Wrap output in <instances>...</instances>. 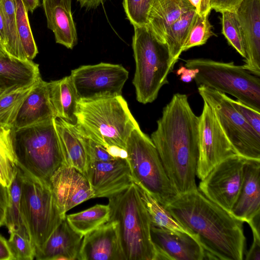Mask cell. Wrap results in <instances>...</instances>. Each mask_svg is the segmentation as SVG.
<instances>
[{"label": "cell", "mask_w": 260, "mask_h": 260, "mask_svg": "<svg viewBox=\"0 0 260 260\" xmlns=\"http://www.w3.org/2000/svg\"><path fill=\"white\" fill-rule=\"evenodd\" d=\"M199 134V117L193 112L187 95L173 94L164 107L150 138L179 195L198 189L196 177Z\"/></svg>", "instance_id": "cell-1"}, {"label": "cell", "mask_w": 260, "mask_h": 260, "mask_svg": "<svg viewBox=\"0 0 260 260\" xmlns=\"http://www.w3.org/2000/svg\"><path fill=\"white\" fill-rule=\"evenodd\" d=\"M165 207L196 237L205 252V259H243L244 222L198 189L178 195Z\"/></svg>", "instance_id": "cell-2"}, {"label": "cell", "mask_w": 260, "mask_h": 260, "mask_svg": "<svg viewBox=\"0 0 260 260\" xmlns=\"http://www.w3.org/2000/svg\"><path fill=\"white\" fill-rule=\"evenodd\" d=\"M75 116L78 132L105 148L125 149L131 132L139 126L122 95L78 101Z\"/></svg>", "instance_id": "cell-3"}, {"label": "cell", "mask_w": 260, "mask_h": 260, "mask_svg": "<svg viewBox=\"0 0 260 260\" xmlns=\"http://www.w3.org/2000/svg\"><path fill=\"white\" fill-rule=\"evenodd\" d=\"M54 118L13 128L16 166L26 175L48 185L54 173L66 165Z\"/></svg>", "instance_id": "cell-4"}, {"label": "cell", "mask_w": 260, "mask_h": 260, "mask_svg": "<svg viewBox=\"0 0 260 260\" xmlns=\"http://www.w3.org/2000/svg\"><path fill=\"white\" fill-rule=\"evenodd\" d=\"M109 220L117 223L119 239L125 260H155L151 223L136 185L108 198Z\"/></svg>", "instance_id": "cell-5"}, {"label": "cell", "mask_w": 260, "mask_h": 260, "mask_svg": "<svg viewBox=\"0 0 260 260\" xmlns=\"http://www.w3.org/2000/svg\"><path fill=\"white\" fill-rule=\"evenodd\" d=\"M132 47L136 99L143 104L151 103L160 88L169 83L168 76L173 71L168 47L147 25L134 26Z\"/></svg>", "instance_id": "cell-6"}, {"label": "cell", "mask_w": 260, "mask_h": 260, "mask_svg": "<svg viewBox=\"0 0 260 260\" xmlns=\"http://www.w3.org/2000/svg\"><path fill=\"white\" fill-rule=\"evenodd\" d=\"M125 150L134 182L142 185L164 207L178 196L167 175L155 145L139 126L131 132Z\"/></svg>", "instance_id": "cell-7"}, {"label": "cell", "mask_w": 260, "mask_h": 260, "mask_svg": "<svg viewBox=\"0 0 260 260\" xmlns=\"http://www.w3.org/2000/svg\"><path fill=\"white\" fill-rule=\"evenodd\" d=\"M185 67L197 69L194 79L202 85L236 98L238 101L260 112V78L233 62L206 58L185 60Z\"/></svg>", "instance_id": "cell-8"}, {"label": "cell", "mask_w": 260, "mask_h": 260, "mask_svg": "<svg viewBox=\"0 0 260 260\" xmlns=\"http://www.w3.org/2000/svg\"><path fill=\"white\" fill-rule=\"evenodd\" d=\"M20 215L36 255L66 217L60 212L50 186L23 172Z\"/></svg>", "instance_id": "cell-9"}, {"label": "cell", "mask_w": 260, "mask_h": 260, "mask_svg": "<svg viewBox=\"0 0 260 260\" xmlns=\"http://www.w3.org/2000/svg\"><path fill=\"white\" fill-rule=\"evenodd\" d=\"M198 92L213 112L237 154L246 158L260 160V135L231 104L225 93L204 85Z\"/></svg>", "instance_id": "cell-10"}, {"label": "cell", "mask_w": 260, "mask_h": 260, "mask_svg": "<svg viewBox=\"0 0 260 260\" xmlns=\"http://www.w3.org/2000/svg\"><path fill=\"white\" fill-rule=\"evenodd\" d=\"M78 101H92L122 95L128 72L121 64L101 62L73 70L70 75Z\"/></svg>", "instance_id": "cell-11"}, {"label": "cell", "mask_w": 260, "mask_h": 260, "mask_svg": "<svg viewBox=\"0 0 260 260\" xmlns=\"http://www.w3.org/2000/svg\"><path fill=\"white\" fill-rule=\"evenodd\" d=\"M246 159L236 154L222 160L201 181L198 189L231 213L243 183Z\"/></svg>", "instance_id": "cell-12"}, {"label": "cell", "mask_w": 260, "mask_h": 260, "mask_svg": "<svg viewBox=\"0 0 260 260\" xmlns=\"http://www.w3.org/2000/svg\"><path fill=\"white\" fill-rule=\"evenodd\" d=\"M199 117V150L196 175L203 180L218 164L237 154L212 108L204 102Z\"/></svg>", "instance_id": "cell-13"}, {"label": "cell", "mask_w": 260, "mask_h": 260, "mask_svg": "<svg viewBox=\"0 0 260 260\" xmlns=\"http://www.w3.org/2000/svg\"><path fill=\"white\" fill-rule=\"evenodd\" d=\"M86 177L94 192V198H109L133 184L126 159L116 158L103 162H89Z\"/></svg>", "instance_id": "cell-14"}, {"label": "cell", "mask_w": 260, "mask_h": 260, "mask_svg": "<svg viewBox=\"0 0 260 260\" xmlns=\"http://www.w3.org/2000/svg\"><path fill=\"white\" fill-rule=\"evenodd\" d=\"M49 186L63 216L76 206L94 199V192L86 177L67 165H63L54 173Z\"/></svg>", "instance_id": "cell-15"}, {"label": "cell", "mask_w": 260, "mask_h": 260, "mask_svg": "<svg viewBox=\"0 0 260 260\" xmlns=\"http://www.w3.org/2000/svg\"><path fill=\"white\" fill-rule=\"evenodd\" d=\"M241 26L246 57L244 69L260 76V0H243L235 11Z\"/></svg>", "instance_id": "cell-16"}, {"label": "cell", "mask_w": 260, "mask_h": 260, "mask_svg": "<svg viewBox=\"0 0 260 260\" xmlns=\"http://www.w3.org/2000/svg\"><path fill=\"white\" fill-rule=\"evenodd\" d=\"M78 260H125L117 222L109 220L84 235Z\"/></svg>", "instance_id": "cell-17"}, {"label": "cell", "mask_w": 260, "mask_h": 260, "mask_svg": "<svg viewBox=\"0 0 260 260\" xmlns=\"http://www.w3.org/2000/svg\"><path fill=\"white\" fill-rule=\"evenodd\" d=\"M151 238L155 250V260H204L201 245L187 234H176L151 226Z\"/></svg>", "instance_id": "cell-18"}, {"label": "cell", "mask_w": 260, "mask_h": 260, "mask_svg": "<svg viewBox=\"0 0 260 260\" xmlns=\"http://www.w3.org/2000/svg\"><path fill=\"white\" fill-rule=\"evenodd\" d=\"M231 213L246 222L260 213V160L246 159L243 183Z\"/></svg>", "instance_id": "cell-19"}, {"label": "cell", "mask_w": 260, "mask_h": 260, "mask_svg": "<svg viewBox=\"0 0 260 260\" xmlns=\"http://www.w3.org/2000/svg\"><path fill=\"white\" fill-rule=\"evenodd\" d=\"M71 3L72 0H42L47 27L54 33L56 43L71 49L78 43Z\"/></svg>", "instance_id": "cell-20"}, {"label": "cell", "mask_w": 260, "mask_h": 260, "mask_svg": "<svg viewBox=\"0 0 260 260\" xmlns=\"http://www.w3.org/2000/svg\"><path fill=\"white\" fill-rule=\"evenodd\" d=\"M55 118L48 91V82L41 77L23 102L13 128L19 129Z\"/></svg>", "instance_id": "cell-21"}, {"label": "cell", "mask_w": 260, "mask_h": 260, "mask_svg": "<svg viewBox=\"0 0 260 260\" xmlns=\"http://www.w3.org/2000/svg\"><path fill=\"white\" fill-rule=\"evenodd\" d=\"M83 238V235L75 231L65 218L35 258L38 260H78Z\"/></svg>", "instance_id": "cell-22"}, {"label": "cell", "mask_w": 260, "mask_h": 260, "mask_svg": "<svg viewBox=\"0 0 260 260\" xmlns=\"http://www.w3.org/2000/svg\"><path fill=\"white\" fill-rule=\"evenodd\" d=\"M195 10L189 0H153L146 25L160 40L168 27L185 13Z\"/></svg>", "instance_id": "cell-23"}, {"label": "cell", "mask_w": 260, "mask_h": 260, "mask_svg": "<svg viewBox=\"0 0 260 260\" xmlns=\"http://www.w3.org/2000/svg\"><path fill=\"white\" fill-rule=\"evenodd\" d=\"M54 122L66 165L75 168L86 176L87 156L75 124L58 118H55Z\"/></svg>", "instance_id": "cell-24"}, {"label": "cell", "mask_w": 260, "mask_h": 260, "mask_svg": "<svg viewBox=\"0 0 260 260\" xmlns=\"http://www.w3.org/2000/svg\"><path fill=\"white\" fill-rule=\"evenodd\" d=\"M48 86L55 118L74 124L78 100L70 76L48 82Z\"/></svg>", "instance_id": "cell-25"}, {"label": "cell", "mask_w": 260, "mask_h": 260, "mask_svg": "<svg viewBox=\"0 0 260 260\" xmlns=\"http://www.w3.org/2000/svg\"><path fill=\"white\" fill-rule=\"evenodd\" d=\"M41 77L39 64L32 60L0 58V84L6 88L30 85Z\"/></svg>", "instance_id": "cell-26"}, {"label": "cell", "mask_w": 260, "mask_h": 260, "mask_svg": "<svg viewBox=\"0 0 260 260\" xmlns=\"http://www.w3.org/2000/svg\"><path fill=\"white\" fill-rule=\"evenodd\" d=\"M133 183L136 185L148 213L151 225L172 233L187 234L199 242L196 237L178 222L171 213L142 185L136 182L133 181Z\"/></svg>", "instance_id": "cell-27"}, {"label": "cell", "mask_w": 260, "mask_h": 260, "mask_svg": "<svg viewBox=\"0 0 260 260\" xmlns=\"http://www.w3.org/2000/svg\"><path fill=\"white\" fill-rule=\"evenodd\" d=\"M37 80L30 85L9 88L0 95V126L13 128L18 112Z\"/></svg>", "instance_id": "cell-28"}, {"label": "cell", "mask_w": 260, "mask_h": 260, "mask_svg": "<svg viewBox=\"0 0 260 260\" xmlns=\"http://www.w3.org/2000/svg\"><path fill=\"white\" fill-rule=\"evenodd\" d=\"M196 14L195 10L185 13L171 25L165 32L164 41L169 50L172 69L182 52Z\"/></svg>", "instance_id": "cell-29"}, {"label": "cell", "mask_w": 260, "mask_h": 260, "mask_svg": "<svg viewBox=\"0 0 260 260\" xmlns=\"http://www.w3.org/2000/svg\"><path fill=\"white\" fill-rule=\"evenodd\" d=\"M110 216L108 204H96L85 210L67 215L66 218L75 231L84 236L107 222Z\"/></svg>", "instance_id": "cell-30"}, {"label": "cell", "mask_w": 260, "mask_h": 260, "mask_svg": "<svg viewBox=\"0 0 260 260\" xmlns=\"http://www.w3.org/2000/svg\"><path fill=\"white\" fill-rule=\"evenodd\" d=\"M6 24L7 42L5 49L9 55L20 60L27 59L18 34L14 0H0Z\"/></svg>", "instance_id": "cell-31"}, {"label": "cell", "mask_w": 260, "mask_h": 260, "mask_svg": "<svg viewBox=\"0 0 260 260\" xmlns=\"http://www.w3.org/2000/svg\"><path fill=\"white\" fill-rule=\"evenodd\" d=\"M13 132V128L0 126V182L7 187L12 181L16 167Z\"/></svg>", "instance_id": "cell-32"}, {"label": "cell", "mask_w": 260, "mask_h": 260, "mask_svg": "<svg viewBox=\"0 0 260 260\" xmlns=\"http://www.w3.org/2000/svg\"><path fill=\"white\" fill-rule=\"evenodd\" d=\"M22 172L17 166L8 191V204L6 211L5 225L10 233L23 223L20 215L22 193Z\"/></svg>", "instance_id": "cell-33"}, {"label": "cell", "mask_w": 260, "mask_h": 260, "mask_svg": "<svg viewBox=\"0 0 260 260\" xmlns=\"http://www.w3.org/2000/svg\"><path fill=\"white\" fill-rule=\"evenodd\" d=\"M18 34L27 60H32L38 53L26 10L22 0H14Z\"/></svg>", "instance_id": "cell-34"}, {"label": "cell", "mask_w": 260, "mask_h": 260, "mask_svg": "<svg viewBox=\"0 0 260 260\" xmlns=\"http://www.w3.org/2000/svg\"><path fill=\"white\" fill-rule=\"evenodd\" d=\"M8 243L13 260H32L35 258V248L23 223L10 233Z\"/></svg>", "instance_id": "cell-35"}, {"label": "cell", "mask_w": 260, "mask_h": 260, "mask_svg": "<svg viewBox=\"0 0 260 260\" xmlns=\"http://www.w3.org/2000/svg\"><path fill=\"white\" fill-rule=\"evenodd\" d=\"M221 13L222 34L229 43L245 58V41L235 12L225 11Z\"/></svg>", "instance_id": "cell-36"}, {"label": "cell", "mask_w": 260, "mask_h": 260, "mask_svg": "<svg viewBox=\"0 0 260 260\" xmlns=\"http://www.w3.org/2000/svg\"><path fill=\"white\" fill-rule=\"evenodd\" d=\"M208 14H196L189 34L182 48V52L205 44L213 35L212 25L208 20Z\"/></svg>", "instance_id": "cell-37"}, {"label": "cell", "mask_w": 260, "mask_h": 260, "mask_svg": "<svg viewBox=\"0 0 260 260\" xmlns=\"http://www.w3.org/2000/svg\"><path fill=\"white\" fill-rule=\"evenodd\" d=\"M153 0H123L127 19L134 26L147 24L148 16Z\"/></svg>", "instance_id": "cell-38"}, {"label": "cell", "mask_w": 260, "mask_h": 260, "mask_svg": "<svg viewBox=\"0 0 260 260\" xmlns=\"http://www.w3.org/2000/svg\"><path fill=\"white\" fill-rule=\"evenodd\" d=\"M79 135L86 151L88 163L107 161L116 158L110 155L103 145L80 134Z\"/></svg>", "instance_id": "cell-39"}, {"label": "cell", "mask_w": 260, "mask_h": 260, "mask_svg": "<svg viewBox=\"0 0 260 260\" xmlns=\"http://www.w3.org/2000/svg\"><path fill=\"white\" fill-rule=\"evenodd\" d=\"M231 104L241 114L255 132L260 135V112L238 100L230 99Z\"/></svg>", "instance_id": "cell-40"}, {"label": "cell", "mask_w": 260, "mask_h": 260, "mask_svg": "<svg viewBox=\"0 0 260 260\" xmlns=\"http://www.w3.org/2000/svg\"><path fill=\"white\" fill-rule=\"evenodd\" d=\"M243 0H211V9L220 12H235Z\"/></svg>", "instance_id": "cell-41"}, {"label": "cell", "mask_w": 260, "mask_h": 260, "mask_svg": "<svg viewBox=\"0 0 260 260\" xmlns=\"http://www.w3.org/2000/svg\"><path fill=\"white\" fill-rule=\"evenodd\" d=\"M253 234V242L248 251L245 259L260 260V233L252 231Z\"/></svg>", "instance_id": "cell-42"}, {"label": "cell", "mask_w": 260, "mask_h": 260, "mask_svg": "<svg viewBox=\"0 0 260 260\" xmlns=\"http://www.w3.org/2000/svg\"><path fill=\"white\" fill-rule=\"evenodd\" d=\"M8 204V187L0 182V226L5 225Z\"/></svg>", "instance_id": "cell-43"}, {"label": "cell", "mask_w": 260, "mask_h": 260, "mask_svg": "<svg viewBox=\"0 0 260 260\" xmlns=\"http://www.w3.org/2000/svg\"><path fill=\"white\" fill-rule=\"evenodd\" d=\"M198 73L197 69L188 68L185 66H181L176 70V73L180 76V80L185 83L191 82Z\"/></svg>", "instance_id": "cell-44"}, {"label": "cell", "mask_w": 260, "mask_h": 260, "mask_svg": "<svg viewBox=\"0 0 260 260\" xmlns=\"http://www.w3.org/2000/svg\"><path fill=\"white\" fill-rule=\"evenodd\" d=\"M199 15L209 14L211 10V0H189Z\"/></svg>", "instance_id": "cell-45"}, {"label": "cell", "mask_w": 260, "mask_h": 260, "mask_svg": "<svg viewBox=\"0 0 260 260\" xmlns=\"http://www.w3.org/2000/svg\"><path fill=\"white\" fill-rule=\"evenodd\" d=\"M0 260H13L8 241L0 235Z\"/></svg>", "instance_id": "cell-46"}, {"label": "cell", "mask_w": 260, "mask_h": 260, "mask_svg": "<svg viewBox=\"0 0 260 260\" xmlns=\"http://www.w3.org/2000/svg\"><path fill=\"white\" fill-rule=\"evenodd\" d=\"M108 153L115 158L127 159V153L125 149L114 145L109 146L106 148Z\"/></svg>", "instance_id": "cell-47"}, {"label": "cell", "mask_w": 260, "mask_h": 260, "mask_svg": "<svg viewBox=\"0 0 260 260\" xmlns=\"http://www.w3.org/2000/svg\"><path fill=\"white\" fill-rule=\"evenodd\" d=\"M0 40L5 47L7 42V34L5 22L2 10L0 5Z\"/></svg>", "instance_id": "cell-48"}, {"label": "cell", "mask_w": 260, "mask_h": 260, "mask_svg": "<svg viewBox=\"0 0 260 260\" xmlns=\"http://www.w3.org/2000/svg\"><path fill=\"white\" fill-rule=\"evenodd\" d=\"M80 5L81 7H84L89 10L98 7L107 0H77Z\"/></svg>", "instance_id": "cell-49"}, {"label": "cell", "mask_w": 260, "mask_h": 260, "mask_svg": "<svg viewBox=\"0 0 260 260\" xmlns=\"http://www.w3.org/2000/svg\"><path fill=\"white\" fill-rule=\"evenodd\" d=\"M22 1L26 10L31 13H32L41 5L40 0H22Z\"/></svg>", "instance_id": "cell-50"}, {"label": "cell", "mask_w": 260, "mask_h": 260, "mask_svg": "<svg viewBox=\"0 0 260 260\" xmlns=\"http://www.w3.org/2000/svg\"><path fill=\"white\" fill-rule=\"evenodd\" d=\"M11 57L7 52L4 46L0 40V58Z\"/></svg>", "instance_id": "cell-51"}, {"label": "cell", "mask_w": 260, "mask_h": 260, "mask_svg": "<svg viewBox=\"0 0 260 260\" xmlns=\"http://www.w3.org/2000/svg\"><path fill=\"white\" fill-rule=\"evenodd\" d=\"M8 88H6V87L4 86L3 85H2V84H0V93L3 92L5 90H6Z\"/></svg>", "instance_id": "cell-52"}]
</instances>
